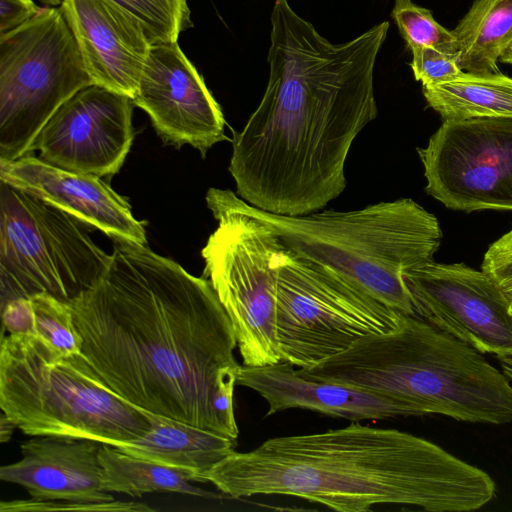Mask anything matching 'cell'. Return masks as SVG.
Here are the masks:
<instances>
[{"instance_id": "cell-28", "label": "cell", "mask_w": 512, "mask_h": 512, "mask_svg": "<svg viewBox=\"0 0 512 512\" xmlns=\"http://www.w3.org/2000/svg\"><path fill=\"white\" fill-rule=\"evenodd\" d=\"M481 267L502 289L512 309V229L489 246Z\"/></svg>"}, {"instance_id": "cell-24", "label": "cell", "mask_w": 512, "mask_h": 512, "mask_svg": "<svg viewBox=\"0 0 512 512\" xmlns=\"http://www.w3.org/2000/svg\"><path fill=\"white\" fill-rule=\"evenodd\" d=\"M143 26L154 44L177 42L181 32L193 27L187 0H114Z\"/></svg>"}, {"instance_id": "cell-27", "label": "cell", "mask_w": 512, "mask_h": 512, "mask_svg": "<svg viewBox=\"0 0 512 512\" xmlns=\"http://www.w3.org/2000/svg\"><path fill=\"white\" fill-rule=\"evenodd\" d=\"M411 53L410 67L422 86L446 81L463 72L458 64L459 53H444L432 47H417Z\"/></svg>"}, {"instance_id": "cell-13", "label": "cell", "mask_w": 512, "mask_h": 512, "mask_svg": "<svg viewBox=\"0 0 512 512\" xmlns=\"http://www.w3.org/2000/svg\"><path fill=\"white\" fill-rule=\"evenodd\" d=\"M134 103L98 85L78 91L48 120L30 153L56 167L109 178L122 167L134 138Z\"/></svg>"}, {"instance_id": "cell-1", "label": "cell", "mask_w": 512, "mask_h": 512, "mask_svg": "<svg viewBox=\"0 0 512 512\" xmlns=\"http://www.w3.org/2000/svg\"><path fill=\"white\" fill-rule=\"evenodd\" d=\"M111 239L105 272L68 302L81 353L133 406L236 442L237 339L211 282L146 245Z\"/></svg>"}, {"instance_id": "cell-23", "label": "cell", "mask_w": 512, "mask_h": 512, "mask_svg": "<svg viewBox=\"0 0 512 512\" xmlns=\"http://www.w3.org/2000/svg\"><path fill=\"white\" fill-rule=\"evenodd\" d=\"M1 314L9 334L35 335L62 352L81 353V337L68 302L38 293L5 303Z\"/></svg>"}, {"instance_id": "cell-22", "label": "cell", "mask_w": 512, "mask_h": 512, "mask_svg": "<svg viewBox=\"0 0 512 512\" xmlns=\"http://www.w3.org/2000/svg\"><path fill=\"white\" fill-rule=\"evenodd\" d=\"M101 485L107 492L141 497L152 492H174L198 497H218L189 482L190 475L121 451L116 446L101 443L99 449Z\"/></svg>"}, {"instance_id": "cell-19", "label": "cell", "mask_w": 512, "mask_h": 512, "mask_svg": "<svg viewBox=\"0 0 512 512\" xmlns=\"http://www.w3.org/2000/svg\"><path fill=\"white\" fill-rule=\"evenodd\" d=\"M145 414L150 431L137 441L116 446L121 451L185 471L197 482H205V475L235 451L236 442L225 436L147 411Z\"/></svg>"}, {"instance_id": "cell-32", "label": "cell", "mask_w": 512, "mask_h": 512, "mask_svg": "<svg viewBox=\"0 0 512 512\" xmlns=\"http://www.w3.org/2000/svg\"><path fill=\"white\" fill-rule=\"evenodd\" d=\"M39 1L49 7H60L63 2V0H39Z\"/></svg>"}, {"instance_id": "cell-17", "label": "cell", "mask_w": 512, "mask_h": 512, "mask_svg": "<svg viewBox=\"0 0 512 512\" xmlns=\"http://www.w3.org/2000/svg\"><path fill=\"white\" fill-rule=\"evenodd\" d=\"M237 384L254 390L266 400L267 416L294 408L353 422L419 416L414 407L400 400L304 377L294 365L283 360L264 366H240Z\"/></svg>"}, {"instance_id": "cell-14", "label": "cell", "mask_w": 512, "mask_h": 512, "mask_svg": "<svg viewBox=\"0 0 512 512\" xmlns=\"http://www.w3.org/2000/svg\"><path fill=\"white\" fill-rule=\"evenodd\" d=\"M132 101L166 144H189L205 157L227 140L222 109L178 42L152 45Z\"/></svg>"}, {"instance_id": "cell-29", "label": "cell", "mask_w": 512, "mask_h": 512, "mask_svg": "<svg viewBox=\"0 0 512 512\" xmlns=\"http://www.w3.org/2000/svg\"><path fill=\"white\" fill-rule=\"evenodd\" d=\"M41 9L34 0H0V35L24 25Z\"/></svg>"}, {"instance_id": "cell-3", "label": "cell", "mask_w": 512, "mask_h": 512, "mask_svg": "<svg viewBox=\"0 0 512 512\" xmlns=\"http://www.w3.org/2000/svg\"><path fill=\"white\" fill-rule=\"evenodd\" d=\"M205 482L232 498L287 495L339 512H365L382 504L467 512L483 507L496 492L487 472L435 443L358 422L233 451Z\"/></svg>"}, {"instance_id": "cell-30", "label": "cell", "mask_w": 512, "mask_h": 512, "mask_svg": "<svg viewBox=\"0 0 512 512\" xmlns=\"http://www.w3.org/2000/svg\"><path fill=\"white\" fill-rule=\"evenodd\" d=\"M15 428L16 425L3 413L0 417V442H8Z\"/></svg>"}, {"instance_id": "cell-15", "label": "cell", "mask_w": 512, "mask_h": 512, "mask_svg": "<svg viewBox=\"0 0 512 512\" xmlns=\"http://www.w3.org/2000/svg\"><path fill=\"white\" fill-rule=\"evenodd\" d=\"M60 8L93 83L133 99L152 47L142 24L114 0H63Z\"/></svg>"}, {"instance_id": "cell-18", "label": "cell", "mask_w": 512, "mask_h": 512, "mask_svg": "<svg viewBox=\"0 0 512 512\" xmlns=\"http://www.w3.org/2000/svg\"><path fill=\"white\" fill-rule=\"evenodd\" d=\"M100 446L90 439L33 436L21 444L19 461L1 466L0 479L39 500L113 501L101 485Z\"/></svg>"}, {"instance_id": "cell-31", "label": "cell", "mask_w": 512, "mask_h": 512, "mask_svg": "<svg viewBox=\"0 0 512 512\" xmlns=\"http://www.w3.org/2000/svg\"><path fill=\"white\" fill-rule=\"evenodd\" d=\"M501 62L512 65V42L507 47V49L503 52L500 59Z\"/></svg>"}, {"instance_id": "cell-11", "label": "cell", "mask_w": 512, "mask_h": 512, "mask_svg": "<svg viewBox=\"0 0 512 512\" xmlns=\"http://www.w3.org/2000/svg\"><path fill=\"white\" fill-rule=\"evenodd\" d=\"M417 153L426 193L445 207L512 210V117L443 121Z\"/></svg>"}, {"instance_id": "cell-5", "label": "cell", "mask_w": 512, "mask_h": 512, "mask_svg": "<svg viewBox=\"0 0 512 512\" xmlns=\"http://www.w3.org/2000/svg\"><path fill=\"white\" fill-rule=\"evenodd\" d=\"M237 201L298 256L396 311L415 315L403 272L434 261L443 233L436 216L411 198L299 216L257 209L238 195Z\"/></svg>"}, {"instance_id": "cell-26", "label": "cell", "mask_w": 512, "mask_h": 512, "mask_svg": "<svg viewBox=\"0 0 512 512\" xmlns=\"http://www.w3.org/2000/svg\"><path fill=\"white\" fill-rule=\"evenodd\" d=\"M125 511V512H148L154 511L153 508L135 502H96V503H80L72 501L60 500H12L2 501L0 503L1 512H41V511Z\"/></svg>"}, {"instance_id": "cell-20", "label": "cell", "mask_w": 512, "mask_h": 512, "mask_svg": "<svg viewBox=\"0 0 512 512\" xmlns=\"http://www.w3.org/2000/svg\"><path fill=\"white\" fill-rule=\"evenodd\" d=\"M422 92L443 121L512 117V78L498 72L463 71L446 81L422 86Z\"/></svg>"}, {"instance_id": "cell-2", "label": "cell", "mask_w": 512, "mask_h": 512, "mask_svg": "<svg viewBox=\"0 0 512 512\" xmlns=\"http://www.w3.org/2000/svg\"><path fill=\"white\" fill-rule=\"evenodd\" d=\"M270 22L267 86L234 133L228 169L251 206L306 215L346 188L351 146L378 115L374 68L390 24L334 44L288 0H274Z\"/></svg>"}, {"instance_id": "cell-21", "label": "cell", "mask_w": 512, "mask_h": 512, "mask_svg": "<svg viewBox=\"0 0 512 512\" xmlns=\"http://www.w3.org/2000/svg\"><path fill=\"white\" fill-rule=\"evenodd\" d=\"M463 71L488 74L512 42V0H475L452 30Z\"/></svg>"}, {"instance_id": "cell-6", "label": "cell", "mask_w": 512, "mask_h": 512, "mask_svg": "<svg viewBox=\"0 0 512 512\" xmlns=\"http://www.w3.org/2000/svg\"><path fill=\"white\" fill-rule=\"evenodd\" d=\"M0 407L32 437L118 446L137 441L151 429L145 411L111 390L82 353L62 352L35 335L2 336Z\"/></svg>"}, {"instance_id": "cell-10", "label": "cell", "mask_w": 512, "mask_h": 512, "mask_svg": "<svg viewBox=\"0 0 512 512\" xmlns=\"http://www.w3.org/2000/svg\"><path fill=\"white\" fill-rule=\"evenodd\" d=\"M60 7L0 35V160L30 153L48 120L93 85Z\"/></svg>"}, {"instance_id": "cell-9", "label": "cell", "mask_w": 512, "mask_h": 512, "mask_svg": "<svg viewBox=\"0 0 512 512\" xmlns=\"http://www.w3.org/2000/svg\"><path fill=\"white\" fill-rule=\"evenodd\" d=\"M275 265L281 360L299 368L335 356L362 338L393 330L403 314L281 242Z\"/></svg>"}, {"instance_id": "cell-4", "label": "cell", "mask_w": 512, "mask_h": 512, "mask_svg": "<svg viewBox=\"0 0 512 512\" xmlns=\"http://www.w3.org/2000/svg\"><path fill=\"white\" fill-rule=\"evenodd\" d=\"M298 372L400 400L419 416L512 422V385L505 373L481 352L415 315L402 314L393 330L362 338Z\"/></svg>"}, {"instance_id": "cell-16", "label": "cell", "mask_w": 512, "mask_h": 512, "mask_svg": "<svg viewBox=\"0 0 512 512\" xmlns=\"http://www.w3.org/2000/svg\"><path fill=\"white\" fill-rule=\"evenodd\" d=\"M0 181L72 215L110 238L146 245L145 221L102 178L68 171L32 154L0 160Z\"/></svg>"}, {"instance_id": "cell-25", "label": "cell", "mask_w": 512, "mask_h": 512, "mask_svg": "<svg viewBox=\"0 0 512 512\" xmlns=\"http://www.w3.org/2000/svg\"><path fill=\"white\" fill-rule=\"evenodd\" d=\"M391 16L410 50L432 47L444 53H458L453 31L438 23L430 10L412 0H395Z\"/></svg>"}, {"instance_id": "cell-7", "label": "cell", "mask_w": 512, "mask_h": 512, "mask_svg": "<svg viewBox=\"0 0 512 512\" xmlns=\"http://www.w3.org/2000/svg\"><path fill=\"white\" fill-rule=\"evenodd\" d=\"M206 203L218 224L201 251L204 276L232 322L244 365L277 363L275 254L280 241L240 207L232 190L210 188Z\"/></svg>"}, {"instance_id": "cell-8", "label": "cell", "mask_w": 512, "mask_h": 512, "mask_svg": "<svg viewBox=\"0 0 512 512\" xmlns=\"http://www.w3.org/2000/svg\"><path fill=\"white\" fill-rule=\"evenodd\" d=\"M85 223L0 181L1 306L38 293L69 302L107 269L111 255Z\"/></svg>"}, {"instance_id": "cell-12", "label": "cell", "mask_w": 512, "mask_h": 512, "mask_svg": "<svg viewBox=\"0 0 512 512\" xmlns=\"http://www.w3.org/2000/svg\"><path fill=\"white\" fill-rule=\"evenodd\" d=\"M415 316L477 351L495 356L512 379V309L483 270L429 263L405 270Z\"/></svg>"}]
</instances>
